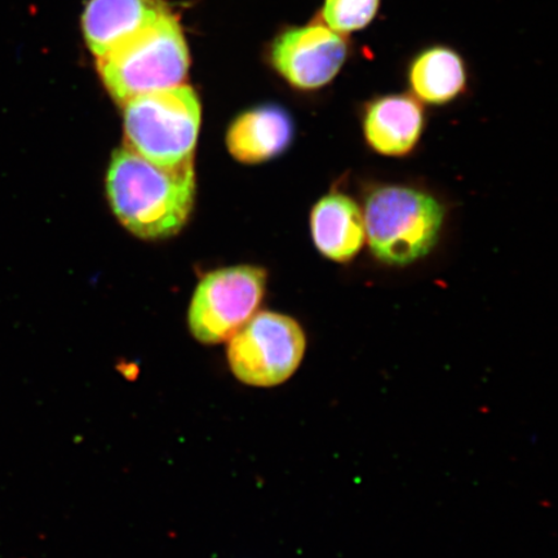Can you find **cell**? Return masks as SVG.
Here are the masks:
<instances>
[{
	"label": "cell",
	"mask_w": 558,
	"mask_h": 558,
	"mask_svg": "<svg viewBox=\"0 0 558 558\" xmlns=\"http://www.w3.org/2000/svg\"><path fill=\"white\" fill-rule=\"evenodd\" d=\"M107 192L118 220L132 234L143 240L169 239L184 228L193 211V159L160 167L123 146L111 157Z\"/></svg>",
	"instance_id": "obj_1"
},
{
	"label": "cell",
	"mask_w": 558,
	"mask_h": 558,
	"mask_svg": "<svg viewBox=\"0 0 558 558\" xmlns=\"http://www.w3.org/2000/svg\"><path fill=\"white\" fill-rule=\"evenodd\" d=\"M362 213L368 248L389 267H408L427 257L441 239L446 219L434 195L404 185L375 187Z\"/></svg>",
	"instance_id": "obj_2"
},
{
	"label": "cell",
	"mask_w": 558,
	"mask_h": 558,
	"mask_svg": "<svg viewBox=\"0 0 558 558\" xmlns=\"http://www.w3.org/2000/svg\"><path fill=\"white\" fill-rule=\"evenodd\" d=\"M105 88L124 107L140 95L184 85L190 52L171 11L97 59Z\"/></svg>",
	"instance_id": "obj_3"
},
{
	"label": "cell",
	"mask_w": 558,
	"mask_h": 558,
	"mask_svg": "<svg viewBox=\"0 0 558 558\" xmlns=\"http://www.w3.org/2000/svg\"><path fill=\"white\" fill-rule=\"evenodd\" d=\"M198 96L180 85L140 95L124 105L125 146L160 167L194 158L201 128Z\"/></svg>",
	"instance_id": "obj_4"
},
{
	"label": "cell",
	"mask_w": 558,
	"mask_h": 558,
	"mask_svg": "<svg viewBox=\"0 0 558 558\" xmlns=\"http://www.w3.org/2000/svg\"><path fill=\"white\" fill-rule=\"evenodd\" d=\"M305 351V332L296 319L281 313L260 312L229 339L228 361L240 381L269 388L296 373Z\"/></svg>",
	"instance_id": "obj_5"
},
{
	"label": "cell",
	"mask_w": 558,
	"mask_h": 558,
	"mask_svg": "<svg viewBox=\"0 0 558 558\" xmlns=\"http://www.w3.org/2000/svg\"><path fill=\"white\" fill-rule=\"evenodd\" d=\"M267 289V271L240 267L215 270L195 289L187 323L204 344H219L233 337L259 310Z\"/></svg>",
	"instance_id": "obj_6"
},
{
	"label": "cell",
	"mask_w": 558,
	"mask_h": 558,
	"mask_svg": "<svg viewBox=\"0 0 558 558\" xmlns=\"http://www.w3.org/2000/svg\"><path fill=\"white\" fill-rule=\"evenodd\" d=\"M351 56L347 35L330 29L318 17L289 27L270 46V62L290 86L313 93L329 86Z\"/></svg>",
	"instance_id": "obj_7"
},
{
	"label": "cell",
	"mask_w": 558,
	"mask_h": 558,
	"mask_svg": "<svg viewBox=\"0 0 558 558\" xmlns=\"http://www.w3.org/2000/svg\"><path fill=\"white\" fill-rule=\"evenodd\" d=\"M425 129L423 104L413 95L389 94L366 102L362 132L376 155L402 158L411 155Z\"/></svg>",
	"instance_id": "obj_8"
},
{
	"label": "cell",
	"mask_w": 558,
	"mask_h": 558,
	"mask_svg": "<svg viewBox=\"0 0 558 558\" xmlns=\"http://www.w3.org/2000/svg\"><path fill=\"white\" fill-rule=\"evenodd\" d=\"M311 233L314 246L325 259L351 263L366 243L364 213L347 194H326L312 208Z\"/></svg>",
	"instance_id": "obj_9"
},
{
	"label": "cell",
	"mask_w": 558,
	"mask_h": 558,
	"mask_svg": "<svg viewBox=\"0 0 558 558\" xmlns=\"http://www.w3.org/2000/svg\"><path fill=\"white\" fill-rule=\"evenodd\" d=\"M294 137L295 123L289 111L263 105L236 118L228 130L227 145L241 163L257 165L283 155Z\"/></svg>",
	"instance_id": "obj_10"
},
{
	"label": "cell",
	"mask_w": 558,
	"mask_h": 558,
	"mask_svg": "<svg viewBox=\"0 0 558 558\" xmlns=\"http://www.w3.org/2000/svg\"><path fill=\"white\" fill-rule=\"evenodd\" d=\"M165 0H89L83 33L97 59L169 12Z\"/></svg>",
	"instance_id": "obj_11"
},
{
	"label": "cell",
	"mask_w": 558,
	"mask_h": 558,
	"mask_svg": "<svg viewBox=\"0 0 558 558\" xmlns=\"http://www.w3.org/2000/svg\"><path fill=\"white\" fill-rule=\"evenodd\" d=\"M407 78L416 100L442 107L465 94L469 68L456 48L434 45L423 48L411 59Z\"/></svg>",
	"instance_id": "obj_12"
},
{
	"label": "cell",
	"mask_w": 558,
	"mask_h": 558,
	"mask_svg": "<svg viewBox=\"0 0 558 558\" xmlns=\"http://www.w3.org/2000/svg\"><path fill=\"white\" fill-rule=\"evenodd\" d=\"M380 4L381 0H324L318 19L348 37L366 29L378 15Z\"/></svg>",
	"instance_id": "obj_13"
}]
</instances>
